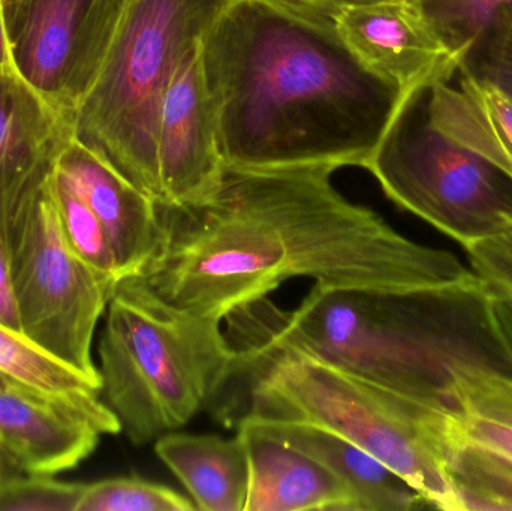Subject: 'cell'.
I'll return each instance as SVG.
<instances>
[{"instance_id":"6da1fadb","label":"cell","mask_w":512,"mask_h":511,"mask_svg":"<svg viewBox=\"0 0 512 511\" xmlns=\"http://www.w3.org/2000/svg\"><path fill=\"white\" fill-rule=\"evenodd\" d=\"M334 171L225 167L200 200L158 203L161 243L138 275L171 305L219 320L294 278L391 293L483 285L453 252L414 242L348 200Z\"/></svg>"},{"instance_id":"7a4b0ae2","label":"cell","mask_w":512,"mask_h":511,"mask_svg":"<svg viewBox=\"0 0 512 511\" xmlns=\"http://www.w3.org/2000/svg\"><path fill=\"white\" fill-rule=\"evenodd\" d=\"M201 56L227 168H366L402 108L333 12L300 0H227Z\"/></svg>"},{"instance_id":"3957f363","label":"cell","mask_w":512,"mask_h":511,"mask_svg":"<svg viewBox=\"0 0 512 511\" xmlns=\"http://www.w3.org/2000/svg\"><path fill=\"white\" fill-rule=\"evenodd\" d=\"M222 323L234 348H295L438 414L451 413L465 375L512 371L484 285L423 293L315 285L294 311L262 296Z\"/></svg>"},{"instance_id":"277c9868","label":"cell","mask_w":512,"mask_h":511,"mask_svg":"<svg viewBox=\"0 0 512 511\" xmlns=\"http://www.w3.org/2000/svg\"><path fill=\"white\" fill-rule=\"evenodd\" d=\"M234 350V377L246 380L236 422L246 417L333 432L378 459L427 506L460 511L444 443L450 413H433L295 348L262 344Z\"/></svg>"},{"instance_id":"5b68a950","label":"cell","mask_w":512,"mask_h":511,"mask_svg":"<svg viewBox=\"0 0 512 511\" xmlns=\"http://www.w3.org/2000/svg\"><path fill=\"white\" fill-rule=\"evenodd\" d=\"M98 353L101 395L134 446L188 425L237 371L222 320L171 305L141 275L117 282Z\"/></svg>"},{"instance_id":"8992f818","label":"cell","mask_w":512,"mask_h":511,"mask_svg":"<svg viewBox=\"0 0 512 511\" xmlns=\"http://www.w3.org/2000/svg\"><path fill=\"white\" fill-rule=\"evenodd\" d=\"M225 2L131 0L72 119L75 140L156 203H164L158 131L165 92Z\"/></svg>"},{"instance_id":"52a82bcc","label":"cell","mask_w":512,"mask_h":511,"mask_svg":"<svg viewBox=\"0 0 512 511\" xmlns=\"http://www.w3.org/2000/svg\"><path fill=\"white\" fill-rule=\"evenodd\" d=\"M51 177L0 201L21 332L102 389L93 336L117 281L87 266L66 242Z\"/></svg>"},{"instance_id":"ba28073f","label":"cell","mask_w":512,"mask_h":511,"mask_svg":"<svg viewBox=\"0 0 512 511\" xmlns=\"http://www.w3.org/2000/svg\"><path fill=\"white\" fill-rule=\"evenodd\" d=\"M426 95L394 117L364 170L394 204L465 249L512 228V182L477 153L436 131Z\"/></svg>"},{"instance_id":"9c48e42d","label":"cell","mask_w":512,"mask_h":511,"mask_svg":"<svg viewBox=\"0 0 512 511\" xmlns=\"http://www.w3.org/2000/svg\"><path fill=\"white\" fill-rule=\"evenodd\" d=\"M131 0H0L12 68L57 113L74 119Z\"/></svg>"},{"instance_id":"30bf717a","label":"cell","mask_w":512,"mask_h":511,"mask_svg":"<svg viewBox=\"0 0 512 511\" xmlns=\"http://www.w3.org/2000/svg\"><path fill=\"white\" fill-rule=\"evenodd\" d=\"M334 20L357 59L400 93L402 108L435 84L450 83L466 63L415 0L351 3L337 9Z\"/></svg>"},{"instance_id":"8fae6325","label":"cell","mask_w":512,"mask_h":511,"mask_svg":"<svg viewBox=\"0 0 512 511\" xmlns=\"http://www.w3.org/2000/svg\"><path fill=\"white\" fill-rule=\"evenodd\" d=\"M122 432L105 401H71L0 374V446L24 474L56 476L86 461L104 435Z\"/></svg>"},{"instance_id":"7c38bea8","label":"cell","mask_w":512,"mask_h":511,"mask_svg":"<svg viewBox=\"0 0 512 511\" xmlns=\"http://www.w3.org/2000/svg\"><path fill=\"white\" fill-rule=\"evenodd\" d=\"M158 164L167 204L200 200L224 174L218 117L204 74L201 41L183 57L165 92Z\"/></svg>"},{"instance_id":"4fadbf2b","label":"cell","mask_w":512,"mask_h":511,"mask_svg":"<svg viewBox=\"0 0 512 511\" xmlns=\"http://www.w3.org/2000/svg\"><path fill=\"white\" fill-rule=\"evenodd\" d=\"M54 170L107 231L123 278L143 272L161 243L158 203L75 138Z\"/></svg>"},{"instance_id":"5bb4252c","label":"cell","mask_w":512,"mask_h":511,"mask_svg":"<svg viewBox=\"0 0 512 511\" xmlns=\"http://www.w3.org/2000/svg\"><path fill=\"white\" fill-rule=\"evenodd\" d=\"M236 426L251 467L245 511H358L354 492L327 465L264 434L249 420Z\"/></svg>"},{"instance_id":"9a60e30c","label":"cell","mask_w":512,"mask_h":511,"mask_svg":"<svg viewBox=\"0 0 512 511\" xmlns=\"http://www.w3.org/2000/svg\"><path fill=\"white\" fill-rule=\"evenodd\" d=\"M72 138V120L0 66V200L47 179Z\"/></svg>"},{"instance_id":"2e32d148","label":"cell","mask_w":512,"mask_h":511,"mask_svg":"<svg viewBox=\"0 0 512 511\" xmlns=\"http://www.w3.org/2000/svg\"><path fill=\"white\" fill-rule=\"evenodd\" d=\"M459 74L456 86L438 83L429 90L427 120L512 182V96L465 65Z\"/></svg>"},{"instance_id":"e0dca14e","label":"cell","mask_w":512,"mask_h":511,"mask_svg":"<svg viewBox=\"0 0 512 511\" xmlns=\"http://www.w3.org/2000/svg\"><path fill=\"white\" fill-rule=\"evenodd\" d=\"M158 458L185 486L197 510L245 511L251 467L245 441L168 432L156 440Z\"/></svg>"},{"instance_id":"ac0fdd59","label":"cell","mask_w":512,"mask_h":511,"mask_svg":"<svg viewBox=\"0 0 512 511\" xmlns=\"http://www.w3.org/2000/svg\"><path fill=\"white\" fill-rule=\"evenodd\" d=\"M245 420L254 423L264 434L327 465L354 492L358 511H411L427 506L414 489L378 459L333 432L303 423L267 422L246 417Z\"/></svg>"},{"instance_id":"d6986e66","label":"cell","mask_w":512,"mask_h":511,"mask_svg":"<svg viewBox=\"0 0 512 511\" xmlns=\"http://www.w3.org/2000/svg\"><path fill=\"white\" fill-rule=\"evenodd\" d=\"M445 450L468 446L512 465V371L480 369L457 383L445 419Z\"/></svg>"},{"instance_id":"ffe728a7","label":"cell","mask_w":512,"mask_h":511,"mask_svg":"<svg viewBox=\"0 0 512 511\" xmlns=\"http://www.w3.org/2000/svg\"><path fill=\"white\" fill-rule=\"evenodd\" d=\"M0 374L38 392L71 401L95 404L101 386L60 362L23 333L0 324Z\"/></svg>"},{"instance_id":"44dd1931","label":"cell","mask_w":512,"mask_h":511,"mask_svg":"<svg viewBox=\"0 0 512 511\" xmlns=\"http://www.w3.org/2000/svg\"><path fill=\"white\" fill-rule=\"evenodd\" d=\"M447 462L460 511H512L511 464L468 446L448 450Z\"/></svg>"},{"instance_id":"7402d4cb","label":"cell","mask_w":512,"mask_h":511,"mask_svg":"<svg viewBox=\"0 0 512 511\" xmlns=\"http://www.w3.org/2000/svg\"><path fill=\"white\" fill-rule=\"evenodd\" d=\"M51 183L63 234L72 251L96 272L119 282L123 275L116 252L95 213L56 170Z\"/></svg>"},{"instance_id":"603a6c76","label":"cell","mask_w":512,"mask_h":511,"mask_svg":"<svg viewBox=\"0 0 512 511\" xmlns=\"http://www.w3.org/2000/svg\"><path fill=\"white\" fill-rule=\"evenodd\" d=\"M427 20L466 60L512 0H415Z\"/></svg>"},{"instance_id":"cb8c5ba5","label":"cell","mask_w":512,"mask_h":511,"mask_svg":"<svg viewBox=\"0 0 512 511\" xmlns=\"http://www.w3.org/2000/svg\"><path fill=\"white\" fill-rule=\"evenodd\" d=\"M194 501L141 477H114L84 485L77 511H194Z\"/></svg>"},{"instance_id":"d4e9b609","label":"cell","mask_w":512,"mask_h":511,"mask_svg":"<svg viewBox=\"0 0 512 511\" xmlns=\"http://www.w3.org/2000/svg\"><path fill=\"white\" fill-rule=\"evenodd\" d=\"M83 483L21 474L0 483V511H77Z\"/></svg>"},{"instance_id":"484cf974","label":"cell","mask_w":512,"mask_h":511,"mask_svg":"<svg viewBox=\"0 0 512 511\" xmlns=\"http://www.w3.org/2000/svg\"><path fill=\"white\" fill-rule=\"evenodd\" d=\"M465 66L512 96V8L493 24Z\"/></svg>"},{"instance_id":"4316f807","label":"cell","mask_w":512,"mask_h":511,"mask_svg":"<svg viewBox=\"0 0 512 511\" xmlns=\"http://www.w3.org/2000/svg\"><path fill=\"white\" fill-rule=\"evenodd\" d=\"M469 267L490 296L512 303V228L466 249Z\"/></svg>"},{"instance_id":"83f0119b","label":"cell","mask_w":512,"mask_h":511,"mask_svg":"<svg viewBox=\"0 0 512 511\" xmlns=\"http://www.w3.org/2000/svg\"><path fill=\"white\" fill-rule=\"evenodd\" d=\"M0 324L15 332L23 333L17 297H15L14 279H12L11 258H9L8 245H6L2 228H0Z\"/></svg>"},{"instance_id":"f1b7e54d","label":"cell","mask_w":512,"mask_h":511,"mask_svg":"<svg viewBox=\"0 0 512 511\" xmlns=\"http://www.w3.org/2000/svg\"><path fill=\"white\" fill-rule=\"evenodd\" d=\"M489 311L499 344L512 368V303L489 294Z\"/></svg>"},{"instance_id":"f546056e","label":"cell","mask_w":512,"mask_h":511,"mask_svg":"<svg viewBox=\"0 0 512 511\" xmlns=\"http://www.w3.org/2000/svg\"><path fill=\"white\" fill-rule=\"evenodd\" d=\"M21 474L24 473L15 464L14 459L0 446V483L8 482V480L21 476Z\"/></svg>"},{"instance_id":"4dcf8cb0","label":"cell","mask_w":512,"mask_h":511,"mask_svg":"<svg viewBox=\"0 0 512 511\" xmlns=\"http://www.w3.org/2000/svg\"><path fill=\"white\" fill-rule=\"evenodd\" d=\"M300 2L309 3V5L316 6V8L336 14L337 9L342 8V6L351 5V3L369 2V0H300Z\"/></svg>"},{"instance_id":"1f68e13d","label":"cell","mask_w":512,"mask_h":511,"mask_svg":"<svg viewBox=\"0 0 512 511\" xmlns=\"http://www.w3.org/2000/svg\"><path fill=\"white\" fill-rule=\"evenodd\" d=\"M0 66H12L5 24H3L2 6H0Z\"/></svg>"}]
</instances>
